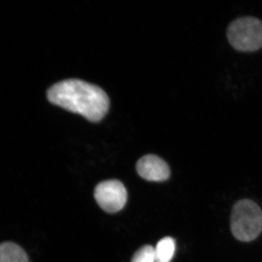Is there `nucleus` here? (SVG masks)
Wrapping results in <instances>:
<instances>
[{"label": "nucleus", "instance_id": "obj_7", "mask_svg": "<svg viewBox=\"0 0 262 262\" xmlns=\"http://www.w3.org/2000/svg\"><path fill=\"white\" fill-rule=\"evenodd\" d=\"M176 244L172 237L160 239L155 248V262H170L175 253Z\"/></svg>", "mask_w": 262, "mask_h": 262}, {"label": "nucleus", "instance_id": "obj_4", "mask_svg": "<svg viewBox=\"0 0 262 262\" xmlns=\"http://www.w3.org/2000/svg\"><path fill=\"white\" fill-rule=\"evenodd\" d=\"M98 206L107 213H116L125 206L127 190L118 180L105 181L98 184L94 191Z\"/></svg>", "mask_w": 262, "mask_h": 262}, {"label": "nucleus", "instance_id": "obj_3", "mask_svg": "<svg viewBox=\"0 0 262 262\" xmlns=\"http://www.w3.org/2000/svg\"><path fill=\"white\" fill-rule=\"evenodd\" d=\"M227 37L237 51H257L262 47V22L253 17L237 19L229 26Z\"/></svg>", "mask_w": 262, "mask_h": 262}, {"label": "nucleus", "instance_id": "obj_5", "mask_svg": "<svg viewBox=\"0 0 262 262\" xmlns=\"http://www.w3.org/2000/svg\"><path fill=\"white\" fill-rule=\"evenodd\" d=\"M140 177L149 182H161L170 177V168L166 162L154 155L143 157L136 164Z\"/></svg>", "mask_w": 262, "mask_h": 262}, {"label": "nucleus", "instance_id": "obj_8", "mask_svg": "<svg viewBox=\"0 0 262 262\" xmlns=\"http://www.w3.org/2000/svg\"><path fill=\"white\" fill-rule=\"evenodd\" d=\"M131 262H155V248L143 246L134 254Z\"/></svg>", "mask_w": 262, "mask_h": 262}, {"label": "nucleus", "instance_id": "obj_1", "mask_svg": "<svg viewBox=\"0 0 262 262\" xmlns=\"http://www.w3.org/2000/svg\"><path fill=\"white\" fill-rule=\"evenodd\" d=\"M47 96L50 102L91 122L100 121L110 108V99L101 88L77 79L55 84L48 90Z\"/></svg>", "mask_w": 262, "mask_h": 262}, {"label": "nucleus", "instance_id": "obj_2", "mask_svg": "<svg viewBox=\"0 0 262 262\" xmlns=\"http://www.w3.org/2000/svg\"><path fill=\"white\" fill-rule=\"evenodd\" d=\"M231 230L236 239L250 242L262 231V212L254 202L242 200L234 205L231 214Z\"/></svg>", "mask_w": 262, "mask_h": 262}, {"label": "nucleus", "instance_id": "obj_6", "mask_svg": "<svg viewBox=\"0 0 262 262\" xmlns=\"http://www.w3.org/2000/svg\"><path fill=\"white\" fill-rule=\"evenodd\" d=\"M0 262H29V259L21 246L6 241L0 244Z\"/></svg>", "mask_w": 262, "mask_h": 262}]
</instances>
